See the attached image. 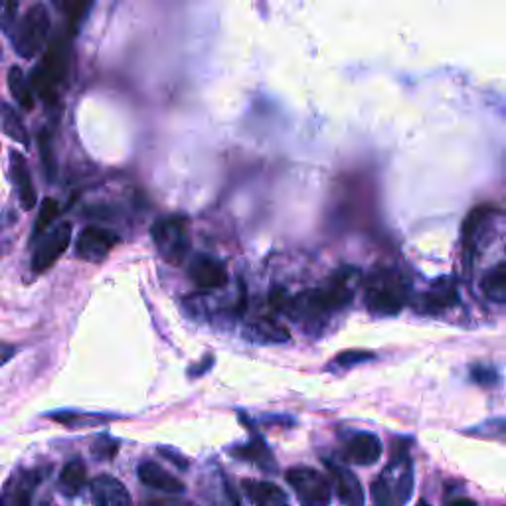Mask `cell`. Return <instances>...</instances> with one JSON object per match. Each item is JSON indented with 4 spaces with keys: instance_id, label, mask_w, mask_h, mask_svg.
<instances>
[{
    "instance_id": "cell-1",
    "label": "cell",
    "mask_w": 506,
    "mask_h": 506,
    "mask_svg": "<svg viewBox=\"0 0 506 506\" xmlns=\"http://www.w3.org/2000/svg\"><path fill=\"white\" fill-rule=\"evenodd\" d=\"M414 491V463L409 459L408 441H393L388 465L372 485V499L380 506H404Z\"/></svg>"
},
{
    "instance_id": "cell-38",
    "label": "cell",
    "mask_w": 506,
    "mask_h": 506,
    "mask_svg": "<svg viewBox=\"0 0 506 506\" xmlns=\"http://www.w3.org/2000/svg\"><path fill=\"white\" fill-rule=\"evenodd\" d=\"M42 506H56V504H54V502H51V501H46V502H44V504H42Z\"/></svg>"
},
{
    "instance_id": "cell-40",
    "label": "cell",
    "mask_w": 506,
    "mask_h": 506,
    "mask_svg": "<svg viewBox=\"0 0 506 506\" xmlns=\"http://www.w3.org/2000/svg\"><path fill=\"white\" fill-rule=\"evenodd\" d=\"M419 506H430V504H425V502H424V504H419Z\"/></svg>"
},
{
    "instance_id": "cell-22",
    "label": "cell",
    "mask_w": 506,
    "mask_h": 506,
    "mask_svg": "<svg viewBox=\"0 0 506 506\" xmlns=\"http://www.w3.org/2000/svg\"><path fill=\"white\" fill-rule=\"evenodd\" d=\"M483 295L493 303L506 301V263L499 261L481 281Z\"/></svg>"
},
{
    "instance_id": "cell-25",
    "label": "cell",
    "mask_w": 506,
    "mask_h": 506,
    "mask_svg": "<svg viewBox=\"0 0 506 506\" xmlns=\"http://www.w3.org/2000/svg\"><path fill=\"white\" fill-rule=\"evenodd\" d=\"M374 358L376 354L370 353V350H360V348L342 350V353H339L331 360V368H334V370H350V368H356Z\"/></svg>"
},
{
    "instance_id": "cell-32",
    "label": "cell",
    "mask_w": 506,
    "mask_h": 506,
    "mask_svg": "<svg viewBox=\"0 0 506 506\" xmlns=\"http://www.w3.org/2000/svg\"><path fill=\"white\" fill-rule=\"evenodd\" d=\"M90 8H91V3H66L64 4V11L67 12V19H70V22H72L74 34L77 30V24H80L85 19V14L90 12Z\"/></svg>"
},
{
    "instance_id": "cell-30",
    "label": "cell",
    "mask_w": 506,
    "mask_h": 506,
    "mask_svg": "<svg viewBox=\"0 0 506 506\" xmlns=\"http://www.w3.org/2000/svg\"><path fill=\"white\" fill-rule=\"evenodd\" d=\"M471 380L481 384V385H494V384H499L501 376L493 366L477 364V366L471 368Z\"/></svg>"
},
{
    "instance_id": "cell-2",
    "label": "cell",
    "mask_w": 506,
    "mask_h": 506,
    "mask_svg": "<svg viewBox=\"0 0 506 506\" xmlns=\"http://www.w3.org/2000/svg\"><path fill=\"white\" fill-rule=\"evenodd\" d=\"M67 67H70V44L64 36H58L51 40L42 64L34 67L28 82L32 93L36 91L40 99L46 103H56L59 85L67 75Z\"/></svg>"
},
{
    "instance_id": "cell-11",
    "label": "cell",
    "mask_w": 506,
    "mask_h": 506,
    "mask_svg": "<svg viewBox=\"0 0 506 506\" xmlns=\"http://www.w3.org/2000/svg\"><path fill=\"white\" fill-rule=\"evenodd\" d=\"M188 276L202 291H214L228 285L226 265L210 255H196L191 263V269H188Z\"/></svg>"
},
{
    "instance_id": "cell-13",
    "label": "cell",
    "mask_w": 506,
    "mask_h": 506,
    "mask_svg": "<svg viewBox=\"0 0 506 506\" xmlns=\"http://www.w3.org/2000/svg\"><path fill=\"white\" fill-rule=\"evenodd\" d=\"M91 499L96 506H133V499L119 479L99 475L91 481Z\"/></svg>"
},
{
    "instance_id": "cell-5",
    "label": "cell",
    "mask_w": 506,
    "mask_h": 506,
    "mask_svg": "<svg viewBox=\"0 0 506 506\" xmlns=\"http://www.w3.org/2000/svg\"><path fill=\"white\" fill-rule=\"evenodd\" d=\"M152 244L157 247L160 257L168 263H183L191 252V236H188V224L180 216H167L154 222L151 228Z\"/></svg>"
},
{
    "instance_id": "cell-17",
    "label": "cell",
    "mask_w": 506,
    "mask_h": 506,
    "mask_svg": "<svg viewBox=\"0 0 506 506\" xmlns=\"http://www.w3.org/2000/svg\"><path fill=\"white\" fill-rule=\"evenodd\" d=\"M136 475H139L141 483L147 485L154 491H160V493H167V494H183L184 493V483L176 479L175 475H170L167 469H162L160 465L152 461H144L139 465V471H136Z\"/></svg>"
},
{
    "instance_id": "cell-27",
    "label": "cell",
    "mask_w": 506,
    "mask_h": 506,
    "mask_svg": "<svg viewBox=\"0 0 506 506\" xmlns=\"http://www.w3.org/2000/svg\"><path fill=\"white\" fill-rule=\"evenodd\" d=\"M58 216H59V204L54 199H44V202H42L40 206L36 226H34V231H32V239H38L44 236Z\"/></svg>"
},
{
    "instance_id": "cell-12",
    "label": "cell",
    "mask_w": 506,
    "mask_h": 506,
    "mask_svg": "<svg viewBox=\"0 0 506 506\" xmlns=\"http://www.w3.org/2000/svg\"><path fill=\"white\" fill-rule=\"evenodd\" d=\"M461 301L459 287L453 277H441L422 295V307L427 313H443L457 307Z\"/></svg>"
},
{
    "instance_id": "cell-8",
    "label": "cell",
    "mask_w": 506,
    "mask_h": 506,
    "mask_svg": "<svg viewBox=\"0 0 506 506\" xmlns=\"http://www.w3.org/2000/svg\"><path fill=\"white\" fill-rule=\"evenodd\" d=\"M119 244H121V237H119L115 231L99 226H88L82 231L80 237H77L75 253L83 261L101 263L103 260H107V255L113 252Z\"/></svg>"
},
{
    "instance_id": "cell-18",
    "label": "cell",
    "mask_w": 506,
    "mask_h": 506,
    "mask_svg": "<svg viewBox=\"0 0 506 506\" xmlns=\"http://www.w3.org/2000/svg\"><path fill=\"white\" fill-rule=\"evenodd\" d=\"M11 176L16 186V192H19V200L22 204V208L32 210L34 206L38 204V194L34 191V183L28 165H26V159L19 151L11 152Z\"/></svg>"
},
{
    "instance_id": "cell-14",
    "label": "cell",
    "mask_w": 506,
    "mask_h": 506,
    "mask_svg": "<svg viewBox=\"0 0 506 506\" xmlns=\"http://www.w3.org/2000/svg\"><path fill=\"white\" fill-rule=\"evenodd\" d=\"M334 479V488H337L339 499L345 506H362L364 504V488L360 485L358 477L345 467L337 465L332 461H324Z\"/></svg>"
},
{
    "instance_id": "cell-28",
    "label": "cell",
    "mask_w": 506,
    "mask_h": 506,
    "mask_svg": "<svg viewBox=\"0 0 506 506\" xmlns=\"http://www.w3.org/2000/svg\"><path fill=\"white\" fill-rule=\"evenodd\" d=\"M16 24H19V4L11 3V0L0 3V30L6 36H12Z\"/></svg>"
},
{
    "instance_id": "cell-10",
    "label": "cell",
    "mask_w": 506,
    "mask_h": 506,
    "mask_svg": "<svg viewBox=\"0 0 506 506\" xmlns=\"http://www.w3.org/2000/svg\"><path fill=\"white\" fill-rule=\"evenodd\" d=\"M40 481L42 473L38 469L14 471L0 491V506H32Z\"/></svg>"
},
{
    "instance_id": "cell-33",
    "label": "cell",
    "mask_w": 506,
    "mask_h": 506,
    "mask_svg": "<svg viewBox=\"0 0 506 506\" xmlns=\"http://www.w3.org/2000/svg\"><path fill=\"white\" fill-rule=\"evenodd\" d=\"M212 364H214V356L204 358L202 362H199V366L192 364L191 368H188V376H191V378H200V376H202L204 372L210 370Z\"/></svg>"
},
{
    "instance_id": "cell-26",
    "label": "cell",
    "mask_w": 506,
    "mask_h": 506,
    "mask_svg": "<svg viewBox=\"0 0 506 506\" xmlns=\"http://www.w3.org/2000/svg\"><path fill=\"white\" fill-rule=\"evenodd\" d=\"M50 419H54L58 424H64L72 430H77V427H85V425H93L99 422H105L109 419L107 416H91V414H80V411H58V414H50Z\"/></svg>"
},
{
    "instance_id": "cell-23",
    "label": "cell",
    "mask_w": 506,
    "mask_h": 506,
    "mask_svg": "<svg viewBox=\"0 0 506 506\" xmlns=\"http://www.w3.org/2000/svg\"><path fill=\"white\" fill-rule=\"evenodd\" d=\"M236 455L244 461H250L255 463V465H260L261 469H269L273 467V455H271V449L265 445V441L261 437H253V440L242 445V448L236 449Z\"/></svg>"
},
{
    "instance_id": "cell-19",
    "label": "cell",
    "mask_w": 506,
    "mask_h": 506,
    "mask_svg": "<svg viewBox=\"0 0 506 506\" xmlns=\"http://www.w3.org/2000/svg\"><path fill=\"white\" fill-rule=\"evenodd\" d=\"M244 491L247 493V496H250V501L255 506H291L289 496L276 483L252 481V479H245Z\"/></svg>"
},
{
    "instance_id": "cell-6",
    "label": "cell",
    "mask_w": 506,
    "mask_h": 506,
    "mask_svg": "<svg viewBox=\"0 0 506 506\" xmlns=\"http://www.w3.org/2000/svg\"><path fill=\"white\" fill-rule=\"evenodd\" d=\"M287 483L297 493L299 501L307 506H329L331 502V483L329 479L316 469L295 467L287 471Z\"/></svg>"
},
{
    "instance_id": "cell-29",
    "label": "cell",
    "mask_w": 506,
    "mask_h": 506,
    "mask_svg": "<svg viewBox=\"0 0 506 506\" xmlns=\"http://www.w3.org/2000/svg\"><path fill=\"white\" fill-rule=\"evenodd\" d=\"M40 154H42V162H44V170L48 180H54L58 167H56V159H54V151H51V141H50V133H42L40 135Z\"/></svg>"
},
{
    "instance_id": "cell-35",
    "label": "cell",
    "mask_w": 506,
    "mask_h": 506,
    "mask_svg": "<svg viewBox=\"0 0 506 506\" xmlns=\"http://www.w3.org/2000/svg\"><path fill=\"white\" fill-rule=\"evenodd\" d=\"M14 356H16V346H14V345H8V342L0 340V368L11 362V360H12Z\"/></svg>"
},
{
    "instance_id": "cell-16",
    "label": "cell",
    "mask_w": 506,
    "mask_h": 506,
    "mask_svg": "<svg viewBox=\"0 0 506 506\" xmlns=\"http://www.w3.org/2000/svg\"><path fill=\"white\" fill-rule=\"evenodd\" d=\"M382 457V441L374 433H356L346 443V459L354 465L370 467Z\"/></svg>"
},
{
    "instance_id": "cell-39",
    "label": "cell",
    "mask_w": 506,
    "mask_h": 506,
    "mask_svg": "<svg viewBox=\"0 0 506 506\" xmlns=\"http://www.w3.org/2000/svg\"><path fill=\"white\" fill-rule=\"evenodd\" d=\"M0 58H3V48H0Z\"/></svg>"
},
{
    "instance_id": "cell-24",
    "label": "cell",
    "mask_w": 506,
    "mask_h": 506,
    "mask_svg": "<svg viewBox=\"0 0 506 506\" xmlns=\"http://www.w3.org/2000/svg\"><path fill=\"white\" fill-rule=\"evenodd\" d=\"M8 88H11L14 99L19 101V105L22 109L30 111L34 107V93L30 90L28 80H26L19 66L11 67V72H8Z\"/></svg>"
},
{
    "instance_id": "cell-9",
    "label": "cell",
    "mask_w": 506,
    "mask_h": 506,
    "mask_svg": "<svg viewBox=\"0 0 506 506\" xmlns=\"http://www.w3.org/2000/svg\"><path fill=\"white\" fill-rule=\"evenodd\" d=\"M501 216V212L494 208V206H477L469 212V216L463 222V230H461V236H463V247H465V255L467 257H473L479 247L483 245L485 242V236L487 231L493 228L494 224V218Z\"/></svg>"
},
{
    "instance_id": "cell-34",
    "label": "cell",
    "mask_w": 506,
    "mask_h": 506,
    "mask_svg": "<svg viewBox=\"0 0 506 506\" xmlns=\"http://www.w3.org/2000/svg\"><path fill=\"white\" fill-rule=\"evenodd\" d=\"M160 455L165 457V459H168L170 463H175V465L178 467V469H186L188 467V461L180 455V453H176V451H173V449H165L162 448L160 449Z\"/></svg>"
},
{
    "instance_id": "cell-3",
    "label": "cell",
    "mask_w": 506,
    "mask_h": 506,
    "mask_svg": "<svg viewBox=\"0 0 506 506\" xmlns=\"http://www.w3.org/2000/svg\"><path fill=\"white\" fill-rule=\"evenodd\" d=\"M408 303V291L404 281L396 273L378 271L368 279L366 307L372 315L396 316Z\"/></svg>"
},
{
    "instance_id": "cell-21",
    "label": "cell",
    "mask_w": 506,
    "mask_h": 506,
    "mask_svg": "<svg viewBox=\"0 0 506 506\" xmlns=\"http://www.w3.org/2000/svg\"><path fill=\"white\" fill-rule=\"evenodd\" d=\"M0 128H3V133L11 136L12 141L28 147L30 136L28 131H26L22 117L19 115V111H14L8 103L3 101H0Z\"/></svg>"
},
{
    "instance_id": "cell-31",
    "label": "cell",
    "mask_w": 506,
    "mask_h": 506,
    "mask_svg": "<svg viewBox=\"0 0 506 506\" xmlns=\"http://www.w3.org/2000/svg\"><path fill=\"white\" fill-rule=\"evenodd\" d=\"M119 443L115 440H111L109 435H101L99 440L93 443V455L99 459H111L117 453Z\"/></svg>"
},
{
    "instance_id": "cell-37",
    "label": "cell",
    "mask_w": 506,
    "mask_h": 506,
    "mask_svg": "<svg viewBox=\"0 0 506 506\" xmlns=\"http://www.w3.org/2000/svg\"><path fill=\"white\" fill-rule=\"evenodd\" d=\"M147 506H183V504H173V502H149Z\"/></svg>"
},
{
    "instance_id": "cell-7",
    "label": "cell",
    "mask_w": 506,
    "mask_h": 506,
    "mask_svg": "<svg viewBox=\"0 0 506 506\" xmlns=\"http://www.w3.org/2000/svg\"><path fill=\"white\" fill-rule=\"evenodd\" d=\"M72 236H74V226L70 222H59L48 236H42L44 239H42L40 245L36 247V252L32 255V269L36 273L48 271L51 265L66 253L67 247H70Z\"/></svg>"
},
{
    "instance_id": "cell-36",
    "label": "cell",
    "mask_w": 506,
    "mask_h": 506,
    "mask_svg": "<svg viewBox=\"0 0 506 506\" xmlns=\"http://www.w3.org/2000/svg\"><path fill=\"white\" fill-rule=\"evenodd\" d=\"M449 506H479V504L473 502V501H469V499H457L455 502H451Z\"/></svg>"
},
{
    "instance_id": "cell-4",
    "label": "cell",
    "mask_w": 506,
    "mask_h": 506,
    "mask_svg": "<svg viewBox=\"0 0 506 506\" xmlns=\"http://www.w3.org/2000/svg\"><path fill=\"white\" fill-rule=\"evenodd\" d=\"M51 19L44 4H34L26 11L24 19L16 24L12 32V46L14 51L24 59H30L44 48L50 36Z\"/></svg>"
},
{
    "instance_id": "cell-15",
    "label": "cell",
    "mask_w": 506,
    "mask_h": 506,
    "mask_svg": "<svg viewBox=\"0 0 506 506\" xmlns=\"http://www.w3.org/2000/svg\"><path fill=\"white\" fill-rule=\"evenodd\" d=\"M244 339L253 345H285L291 340V334L277 321L255 319L244 327Z\"/></svg>"
},
{
    "instance_id": "cell-20",
    "label": "cell",
    "mask_w": 506,
    "mask_h": 506,
    "mask_svg": "<svg viewBox=\"0 0 506 506\" xmlns=\"http://www.w3.org/2000/svg\"><path fill=\"white\" fill-rule=\"evenodd\" d=\"M85 483H88V469H85L82 459H72L66 463L62 473H59V493L66 496H75L83 491Z\"/></svg>"
}]
</instances>
